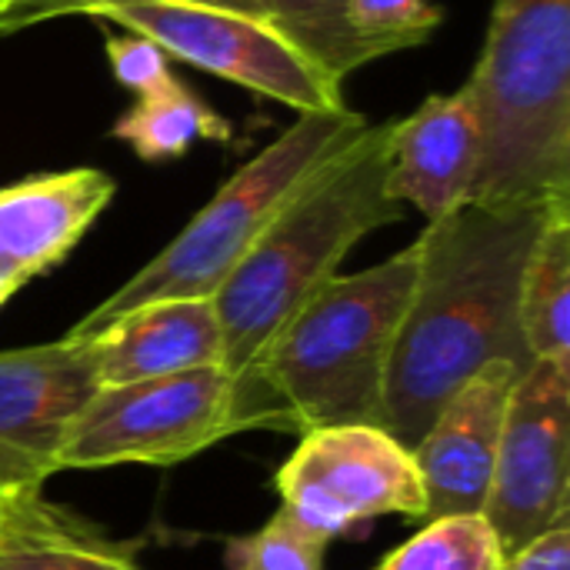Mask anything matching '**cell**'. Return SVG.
<instances>
[{
    "mask_svg": "<svg viewBox=\"0 0 570 570\" xmlns=\"http://www.w3.org/2000/svg\"><path fill=\"white\" fill-rule=\"evenodd\" d=\"M60 0H0V33H13V30L50 20V10ZM184 3H207V7H224V10L261 17V0H184Z\"/></svg>",
    "mask_w": 570,
    "mask_h": 570,
    "instance_id": "603a6c76",
    "label": "cell"
},
{
    "mask_svg": "<svg viewBox=\"0 0 570 570\" xmlns=\"http://www.w3.org/2000/svg\"><path fill=\"white\" fill-rule=\"evenodd\" d=\"M521 331L531 361L570 364V204L548 214L521 281Z\"/></svg>",
    "mask_w": 570,
    "mask_h": 570,
    "instance_id": "2e32d148",
    "label": "cell"
},
{
    "mask_svg": "<svg viewBox=\"0 0 570 570\" xmlns=\"http://www.w3.org/2000/svg\"><path fill=\"white\" fill-rule=\"evenodd\" d=\"M364 127L367 120L351 107L297 114V120L271 147L250 157L154 261L83 314L67 334L87 337L117 314L150 301L214 297L304 180Z\"/></svg>",
    "mask_w": 570,
    "mask_h": 570,
    "instance_id": "5b68a950",
    "label": "cell"
},
{
    "mask_svg": "<svg viewBox=\"0 0 570 570\" xmlns=\"http://www.w3.org/2000/svg\"><path fill=\"white\" fill-rule=\"evenodd\" d=\"M13 294H17V287H13L10 281H0V307H3Z\"/></svg>",
    "mask_w": 570,
    "mask_h": 570,
    "instance_id": "d4e9b609",
    "label": "cell"
},
{
    "mask_svg": "<svg viewBox=\"0 0 570 570\" xmlns=\"http://www.w3.org/2000/svg\"><path fill=\"white\" fill-rule=\"evenodd\" d=\"M104 50H107V63H110V73L127 87L134 90L137 97L144 94H154L157 87H164L174 73H170V57L147 37L140 33H124V37H107L104 40Z\"/></svg>",
    "mask_w": 570,
    "mask_h": 570,
    "instance_id": "7402d4cb",
    "label": "cell"
},
{
    "mask_svg": "<svg viewBox=\"0 0 570 570\" xmlns=\"http://www.w3.org/2000/svg\"><path fill=\"white\" fill-rule=\"evenodd\" d=\"M234 434V374L224 364L97 387L63 438L57 471L174 468Z\"/></svg>",
    "mask_w": 570,
    "mask_h": 570,
    "instance_id": "52a82bcc",
    "label": "cell"
},
{
    "mask_svg": "<svg viewBox=\"0 0 570 570\" xmlns=\"http://www.w3.org/2000/svg\"><path fill=\"white\" fill-rule=\"evenodd\" d=\"M97 17L154 40L167 57L264 94L297 114L344 110L341 83L324 77L261 17L184 0H60L53 17Z\"/></svg>",
    "mask_w": 570,
    "mask_h": 570,
    "instance_id": "8992f818",
    "label": "cell"
},
{
    "mask_svg": "<svg viewBox=\"0 0 570 570\" xmlns=\"http://www.w3.org/2000/svg\"><path fill=\"white\" fill-rule=\"evenodd\" d=\"M501 564L504 548L484 514H451L428 521L377 570H501Z\"/></svg>",
    "mask_w": 570,
    "mask_h": 570,
    "instance_id": "d6986e66",
    "label": "cell"
},
{
    "mask_svg": "<svg viewBox=\"0 0 570 570\" xmlns=\"http://www.w3.org/2000/svg\"><path fill=\"white\" fill-rule=\"evenodd\" d=\"M464 87L478 117L468 204H570V0H498Z\"/></svg>",
    "mask_w": 570,
    "mask_h": 570,
    "instance_id": "277c9868",
    "label": "cell"
},
{
    "mask_svg": "<svg viewBox=\"0 0 570 570\" xmlns=\"http://www.w3.org/2000/svg\"><path fill=\"white\" fill-rule=\"evenodd\" d=\"M281 511L334 541L374 518H424L428 498L414 454L377 424L317 428L274 478Z\"/></svg>",
    "mask_w": 570,
    "mask_h": 570,
    "instance_id": "ba28073f",
    "label": "cell"
},
{
    "mask_svg": "<svg viewBox=\"0 0 570 570\" xmlns=\"http://www.w3.org/2000/svg\"><path fill=\"white\" fill-rule=\"evenodd\" d=\"M554 207L461 204L428 220L384 387V431L407 451L481 367L534 364L521 331V281Z\"/></svg>",
    "mask_w": 570,
    "mask_h": 570,
    "instance_id": "6da1fadb",
    "label": "cell"
},
{
    "mask_svg": "<svg viewBox=\"0 0 570 570\" xmlns=\"http://www.w3.org/2000/svg\"><path fill=\"white\" fill-rule=\"evenodd\" d=\"M261 20L334 83L374 60L347 23V0H261Z\"/></svg>",
    "mask_w": 570,
    "mask_h": 570,
    "instance_id": "ac0fdd59",
    "label": "cell"
},
{
    "mask_svg": "<svg viewBox=\"0 0 570 570\" xmlns=\"http://www.w3.org/2000/svg\"><path fill=\"white\" fill-rule=\"evenodd\" d=\"M80 341L90 344L100 387L224 364V334L210 297L150 301L117 314Z\"/></svg>",
    "mask_w": 570,
    "mask_h": 570,
    "instance_id": "4fadbf2b",
    "label": "cell"
},
{
    "mask_svg": "<svg viewBox=\"0 0 570 570\" xmlns=\"http://www.w3.org/2000/svg\"><path fill=\"white\" fill-rule=\"evenodd\" d=\"M97 387L80 337L0 351V498L33 494L60 474L63 438Z\"/></svg>",
    "mask_w": 570,
    "mask_h": 570,
    "instance_id": "30bf717a",
    "label": "cell"
},
{
    "mask_svg": "<svg viewBox=\"0 0 570 570\" xmlns=\"http://www.w3.org/2000/svg\"><path fill=\"white\" fill-rule=\"evenodd\" d=\"M137 551L40 491L13 494L0 508V570H144Z\"/></svg>",
    "mask_w": 570,
    "mask_h": 570,
    "instance_id": "9a60e30c",
    "label": "cell"
},
{
    "mask_svg": "<svg viewBox=\"0 0 570 570\" xmlns=\"http://www.w3.org/2000/svg\"><path fill=\"white\" fill-rule=\"evenodd\" d=\"M501 570H570V524H561L531 544L504 554Z\"/></svg>",
    "mask_w": 570,
    "mask_h": 570,
    "instance_id": "cb8c5ba5",
    "label": "cell"
},
{
    "mask_svg": "<svg viewBox=\"0 0 570 570\" xmlns=\"http://www.w3.org/2000/svg\"><path fill=\"white\" fill-rule=\"evenodd\" d=\"M3 501H7V498H0V508H3Z\"/></svg>",
    "mask_w": 570,
    "mask_h": 570,
    "instance_id": "484cf974",
    "label": "cell"
},
{
    "mask_svg": "<svg viewBox=\"0 0 570 570\" xmlns=\"http://www.w3.org/2000/svg\"><path fill=\"white\" fill-rule=\"evenodd\" d=\"M417 281V240L394 257L337 274L281 327L261 361L234 377L240 431L377 424L394 341Z\"/></svg>",
    "mask_w": 570,
    "mask_h": 570,
    "instance_id": "7a4b0ae2",
    "label": "cell"
},
{
    "mask_svg": "<svg viewBox=\"0 0 570 570\" xmlns=\"http://www.w3.org/2000/svg\"><path fill=\"white\" fill-rule=\"evenodd\" d=\"M570 364L534 361L511 391L484 504L504 554L570 524Z\"/></svg>",
    "mask_w": 570,
    "mask_h": 570,
    "instance_id": "9c48e42d",
    "label": "cell"
},
{
    "mask_svg": "<svg viewBox=\"0 0 570 570\" xmlns=\"http://www.w3.org/2000/svg\"><path fill=\"white\" fill-rule=\"evenodd\" d=\"M327 544L331 541L301 528L287 511H277L264 528L230 538L224 564L227 570H327Z\"/></svg>",
    "mask_w": 570,
    "mask_h": 570,
    "instance_id": "ffe728a7",
    "label": "cell"
},
{
    "mask_svg": "<svg viewBox=\"0 0 570 570\" xmlns=\"http://www.w3.org/2000/svg\"><path fill=\"white\" fill-rule=\"evenodd\" d=\"M110 134L124 140L140 160L157 164L184 157L200 140L227 144L234 137V127L200 94L170 77L154 94L137 97V104L124 117H117Z\"/></svg>",
    "mask_w": 570,
    "mask_h": 570,
    "instance_id": "e0dca14e",
    "label": "cell"
},
{
    "mask_svg": "<svg viewBox=\"0 0 570 570\" xmlns=\"http://www.w3.org/2000/svg\"><path fill=\"white\" fill-rule=\"evenodd\" d=\"M107 170L73 167L0 187V281L17 291L53 271L114 200Z\"/></svg>",
    "mask_w": 570,
    "mask_h": 570,
    "instance_id": "7c38bea8",
    "label": "cell"
},
{
    "mask_svg": "<svg viewBox=\"0 0 570 570\" xmlns=\"http://www.w3.org/2000/svg\"><path fill=\"white\" fill-rule=\"evenodd\" d=\"M524 371L528 367L511 361L481 367L444 401L424 438L411 448L428 498V521L451 514H484L508 401Z\"/></svg>",
    "mask_w": 570,
    "mask_h": 570,
    "instance_id": "8fae6325",
    "label": "cell"
},
{
    "mask_svg": "<svg viewBox=\"0 0 570 570\" xmlns=\"http://www.w3.org/2000/svg\"><path fill=\"white\" fill-rule=\"evenodd\" d=\"M478 174V117L468 87L431 94L404 120H391V194L428 220L468 204Z\"/></svg>",
    "mask_w": 570,
    "mask_h": 570,
    "instance_id": "5bb4252c",
    "label": "cell"
},
{
    "mask_svg": "<svg viewBox=\"0 0 570 570\" xmlns=\"http://www.w3.org/2000/svg\"><path fill=\"white\" fill-rule=\"evenodd\" d=\"M404 217L391 194V120L367 124L281 207L261 240L210 297L224 334V367L247 374L291 314L374 230Z\"/></svg>",
    "mask_w": 570,
    "mask_h": 570,
    "instance_id": "3957f363",
    "label": "cell"
},
{
    "mask_svg": "<svg viewBox=\"0 0 570 570\" xmlns=\"http://www.w3.org/2000/svg\"><path fill=\"white\" fill-rule=\"evenodd\" d=\"M441 20L434 0H347V23L374 60L428 43Z\"/></svg>",
    "mask_w": 570,
    "mask_h": 570,
    "instance_id": "44dd1931",
    "label": "cell"
}]
</instances>
